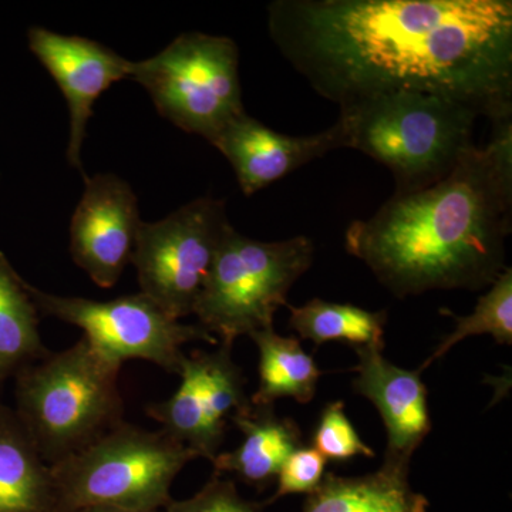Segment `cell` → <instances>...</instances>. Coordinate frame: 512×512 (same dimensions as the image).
Returning <instances> with one entry per match:
<instances>
[{
    "label": "cell",
    "mask_w": 512,
    "mask_h": 512,
    "mask_svg": "<svg viewBox=\"0 0 512 512\" xmlns=\"http://www.w3.org/2000/svg\"><path fill=\"white\" fill-rule=\"evenodd\" d=\"M291 312L289 328L316 348L329 342L348 343L355 348H384L387 312H372L350 303L315 298L302 306L286 305Z\"/></svg>",
    "instance_id": "ffe728a7"
},
{
    "label": "cell",
    "mask_w": 512,
    "mask_h": 512,
    "mask_svg": "<svg viewBox=\"0 0 512 512\" xmlns=\"http://www.w3.org/2000/svg\"><path fill=\"white\" fill-rule=\"evenodd\" d=\"M512 231V120L493 124L447 177L397 194L350 224L346 251L397 298L430 291H481L507 268Z\"/></svg>",
    "instance_id": "7a4b0ae2"
},
{
    "label": "cell",
    "mask_w": 512,
    "mask_h": 512,
    "mask_svg": "<svg viewBox=\"0 0 512 512\" xmlns=\"http://www.w3.org/2000/svg\"><path fill=\"white\" fill-rule=\"evenodd\" d=\"M272 42L323 99L439 94L512 116L511 0H276Z\"/></svg>",
    "instance_id": "6da1fadb"
},
{
    "label": "cell",
    "mask_w": 512,
    "mask_h": 512,
    "mask_svg": "<svg viewBox=\"0 0 512 512\" xmlns=\"http://www.w3.org/2000/svg\"><path fill=\"white\" fill-rule=\"evenodd\" d=\"M120 369L82 338L13 377V410L49 466L124 421Z\"/></svg>",
    "instance_id": "277c9868"
},
{
    "label": "cell",
    "mask_w": 512,
    "mask_h": 512,
    "mask_svg": "<svg viewBox=\"0 0 512 512\" xmlns=\"http://www.w3.org/2000/svg\"><path fill=\"white\" fill-rule=\"evenodd\" d=\"M312 447L328 461L343 463L353 457L373 458L375 450L367 446L345 412L342 400L326 404L320 412L312 437Z\"/></svg>",
    "instance_id": "7402d4cb"
},
{
    "label": "cell",
    "mask_w": 512,
    "mask_h": 512,
    "mask_svg": "<svg viewBox=\"0 0 512 512\" xmlns=\"http://www.w3.org/2000/svg\"><path fill=\"white\" fill-rule=\"evenodd\" d=\"M229 227L225 201L211 197L143 222L131 256L140 292L173 319L192 315Z\"/></svg>",
    "instance_id": "ba28073f"
},
{
    "label": "cell",
    "mask_w": 512,
    "mask_h": 512,
    "mask_svg": "<svg viewBox=\"0 0 512 512\" xmlns=\"http://www.w3.org/2000/svg\"><path fill=\"white\" fill-rule=\"evenodd\" d=\"M0 512H57L52 468L5 404H0Z\"/></svg>",
    "instance_id": "2e32d148"
},
{
    "label": "cell",
    "mask_w": 512,
    "mask_h": 512,
    "mask_svg": "<svg viewBox=\"0 0 512 512\" xmlns=\"http://www.w3.org/2000/svg\"><path fill=\"white\" fill-rule=\"evenodd\" d=\"M40 315L62 320L83 330V338L100 355L123 365L127 360H146L165 372L180 375L187 343L217 346L218 339L200 325H184L173 319L144 293L111 301L59 296L29 284Z\"/></svg>",
    "instance_id": "9c48e42d"
},
{
    "label": "cell",
    "mask_w": 512,
    "mask_h": 512,
    "mask_svg": "<svg viewBox=\"0 0 512 512\" xmlns=\"http://www.w3.org/2000/svg\"><path fill=\"white\" fill-rule=\"evenodd\" d=\"M339 107L332 126L339 148L389 168L397 194L439 183L476 147L477 111L439 94L384 93Z\"/></svg>",
    "instance_id": "3957f363"
},
{
    "label": "cell",
    "mask_w": 512,
    "mask_h": 512,
    "mask_svg": "<svg viewBox=\"0 0 512 512\" xmlns=\"http://www.w3.org/2000/svg\"><path fill=\"white\" fill-rule=\"evenodd\" d=\"M177 392L146 412L161 430L198 457L214 460L221 453L228 421L251 404L247 379L232 359V346L218 343L212 352L194 350L181 365Z\"/></svg>",
    "instance_id": "30bf717a"
},
{
    "label": "cell",
    "mask_w": 512,
    "mask_h": 512,
    "mask_svg": "<svg viewBox=\"0 0 512 512\" xmlns=\"http://www.w3.org/2000/svg\"><path fill=\"white\" fill-rule=\"evenodd\" d=\"M353 389L376 407L387 431L383 464L409 468L417 448L429 436V390L419 370L393 365L375 346L355 348Z\"/></svg>",
    "instance_id": "4fadbf2b"
},
{
    "label": "cell",
    "mask_w": 512,
    "mask_h": 512,
    "mask_svg": "<svg viewBox=\"0 0 512 512\" xmlns=\"http://www.w3.org/2000/svg\"><path fill=\"white\" fill-rule=\"evenodd\" d=\"M231 421L244 440L235 450L220 453L211 461L214 474H234L249 487L264 491L274 483L293 451L303 446L302 431L289 417H279L274 407L249 404Z\"/></svg>",
    "instance_id": "9a60e30c"
},
{
    "label": "cell",
    "mask_w": 512,
    "mask_h": 512,
    "mask_svg": "<svg viewBox=\"0 0 512 512\" xmlns=\"http://www.w3.org/2000/svg\"><path fill=\"white\" fill-rule=\"evenodd\" d=\"M238 67L234 40L188 32L158 55L133 62L130 79L147 90L164 119L211 144L232 120L247 113Z\"/></svg>",
    "instance_id": "52a82bcc"
},
{
    "label": "cell",
    "mask_w": 512,
    "mask_h": 512,
    "mask_svg": "<svg viewBox=\"0 0 512 512\" xmlns=\"http://www.w3.org/2000/svg\"><path fill=\"white\" fill-rule=\"evenodd\" d=\"M28 39L33 55L56 80L67 101L70 113L67 160L72 167L83 171L82 147L94 103L111 84L130 79L133 62L86 37L32 28Z\"/></svg>",
    "instance_id": "7c38bea8"
},
{
    "label": "cell",
    "mask_w": 512,
    "mask_h": 512,
    "mask_svg": "<svg viewBox=\"0 0 512 512\" xmlns=\"http://www.w3.org/2000/svg\"><path fill=\"white\" fill-rule=\"evenodd\" d=\"M328 460L313 447L302 446L293 451L279 471L275 494L266 504L291 494L309 495L319 487L326 474Z\"/></svg>",
    "instance_id": "603a6c76"
},
{
    "label": "cell",
    "mask_w": 512,
    "mask_h": 512,
    "mask_svg": "<svg viewBox=\"0 0 512 512\" xmlns=\"http://www.w3.org/2000/svg\"><path fill=\"white\" fill-rule=\"evenodd\" d=\"M161 512H264L262 505L245 500L234 481L214 474L200 493L187 500L171 501Z\"/></svg>",
    "instance_id": "cb8c5ba5"
},
{
    "label": "cell",
    "mask_w": 512,
    "mask_h": 512,
    "mask_svg": "<svg viewBox=\"0 0 512 512\" xmlns=\"http://www.w3.org/2000/svg\"><path fill=\"white\" fill-rule=\"evenodd\" d=\"M259 352V386L251 397L255 407H274L276 400L311 403L316 396L322 370L312 355L293 336H281L274 328L249 336Z\"/></svg>",
    "instance_id": "d6986e66"
},
{
    "label": "cell",
    "mask_w": 512,
    "mask_h": 512,
    "mask_svg": "<svg viewBox=\"0 0 512 512\" xmlns=\"http://www.w3.org/2000/svg\"><path fill=\"white\" fill-rule=\"evenodd\" d=\"M311 239L256 241L229 227L195 303L202 329L218 343L234 346L241 336L274 328L295 282L313 264Z\"/></svg>",
    "instance_id": "8992f818"
},
{
    "label": "cell",
    "mask_w": 512,
    "mask_h": 512,
    "mask_svg": "<svg viewBox=\"0 0 512 512\" xmlns=\"http://www.w3.org/2000/svg\"><path fill=\"white\" fill-rule=\"evenodd\" d=\"M70 222V254L100 288H113L131 262L141 221L133 188L113 174L84 177Z\"/></svg>",
    "instance_id": "8fae6325"
},
{
    "label": "cell",
    "mask_w": 512,
    "mask_h": 512,
    "mask_svg": "<svg viewBox=\"0 0 512 512\" xmlns=\"http://www.w3.org/2000/svg\"><path fill=\"white\" fill-rule=\"evenodd\" d=\"M211 144L232 165L239 187L248 197L316 158L339 150L332 126L312 136H288L247 113L232 120Z\"/></svg>",
    "instance_id": "5bb4252c"
},
{
    "label": "cell",
    "mask_w": 512,
    "mask_h": 512,
    "mask_svg": "<svg viewBox=\"0 0 512 512\" xmlns=\"http://www.w3.org/2000/svg\"><path fill=\"white\" fill-rule=\"evenodd\" d=\"M429 500L409 483V468L383 464L375 473L340 477L326 473L303 512H429Z\"/></svg>",
    "instance_id": "e0dca14e"
},
{
    "label": "cell",
    "mask_w": 512,
    "mask_h": 512,
    "mask_svg": "<svg viewBox=\"0 0 512 512\" xmlns=\"http://www.w3.org/2000/svg\"><path fill=\"white\" fill-rule=\"evenodd\" d=\"M197 454L163 430L121 421L52 468L57 512L86 505L156 512L173 501L171 485Z\"/></svg>",
    "instance_id": "5b68a950"
},
{
    "label": "cell",
    "mask_w": 512,
    "mask_h": 512,
    "mask_svg": "<svg viewBox=\"0 0 512 512\" xmlns=\"http://www.w3.org/2000/svg\"><path fill=\"white\" fill-rule=\"evenodd\" d=\"M40 316L29 282L0 252V383L49 355L39 332Z\"/></svg>",
    "instance_id": "ac0fdd59"
},
{
    "label": "cell",
    "mask_w": 512,
    "mask_h": 512,
    "mask_svg": "<svg viewBox=\"0 0 512 512\" xmlns=\"http://www.w3.org/2000/svg\"><path fill=\"white\" fill-rule=\"evenodd\" d=\"M456 322V328L443 342L434 349L419 372L439 362L457 343L470 336L490 335L500 345H512V269H504L503 274L495 279L487 292L478 299L476 309L467 316H458L450 311H443Z\"/></svg>",
    "instance_id": "44dd1931"
},
{
    "label": "cell",
    "mask_w": 512,
    "mask_h": 512,
    "mask_svg": "<svg viewBox=\"0 0 512 512\" xmlns=\"http://www.w3.org/2000/svg\"><path fill=\"white\" fill-rule=\"evenodd\" d=\"M67 512H140V511H128L123 508L110 507V505H86V507L74 508L72 511ZM161 512V511H156Z\"/></svg>",
    "instance_id": "d4e9b609"
}]
</instances>
